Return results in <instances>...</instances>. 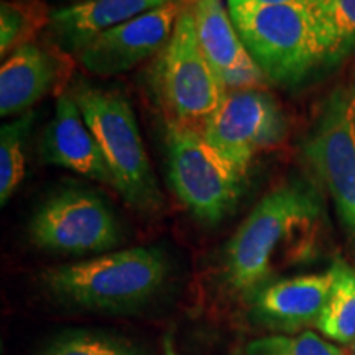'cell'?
<instances>
[{"label":"cell","mask_w":355,"mask_h":355,"mask_svg":"<svg viewBox=\"0 0 355 355\" xmlns=\"http://www.w3.org/2000/svg\"><path fill=\"white\" fill-rule=\"evenodd\" d=\"M318 0H227L229 8L235 7H260V6H306L313 7Z\"/></svg>","instance_id":"obj_22"},{"label":"cell","mask_w":355,"mask_h":355,"mask_svg":"<svg viewBox=\"0 0 355 355\" xmlns=\"http://www.w3.org/2000/svg\"><path fill=\"white\" fill-rule=\"evenodd\" d=\"M42 158L50 165L114 188V176L104 153L71 94L58 97L55 114L43 133Z\"/></svg>","instance_id":"obj_12"},{"label":"cell","mask_w":355,"mask_h":355,"mask_svg":"<svg viewBox=\"0 0 355 355\" xmlns=\"http://www.w3.org/2000/svg\"><path fill=\"white\" fill-rule=\"evenodd\" d=\"M35 247L53 254H102L121 243L119 222L107 204L87 191L69 189L48 199L28 224Z\"/></svg>","instance_id":"obj_9"},{"label":"cell","mask_w":355,"mask_h":355,"mask_svg":"<svg viewBox=\"0 0 355 355\" xmlns=\"http://www.w3.org/2000/svg\"><path fill=\"white\" fill-rule=\"evenodd\" d=\"M71 96L104 153L114 176V189L135 209L158 211L163 194L128 101L119 92L84 83L78 84Z\"/></svg>","instance_id":"obj_4"},{"label":"cell","mask_w":355,"mask_h":355,"mask_svg":"<svg viewBox=\"0 0 355 355\" xmlns=\"http://www.w3.org/2000/svg\"><path fill=\"white\" fill-rule=\"evenodd\" d=\"M40 355H145L123 337L96 331H68L44 345Z\"/></svg>","instance_id":"obj_19"},{"label":"cell","mask_w":355,"mask_h":355,"mask_svg":"<svg viewBox=\"0 0 355 355\" xmlns=\"http://www.w3.org/2000/svg\"><path fill=\"white\" fill-rule=\"evenodd\" d=\"M286 121L277 101L259 87L229 91L202 128V137L242 178L257 153L279 144Z\"/></svg>","instance_id":"obj_8"},{"label":"cell","mask_w":355,"mask_h":355,"mask_svg":"<svg viewBox=\"0 0 355 355\" xmlns=\"http://www.w3.org/2000/svg\"><path fill=\"white\" fill-rule=\"evenodd\" d=\"M243 44L266 81L296 86L337 60L319 24L306 6H260L229 8Z\"/></svg>","instance_id":"obj_3"},{"label":"cell","mask_w":355,"mask_h":355,"mask_svg":"<svg viewBox=\"0 0 355 355\" xmlns=\"http://www.w3.org/2000/svg\"><path fill=\"white\" fill-rule=\"evenodd\" d=\"M50 2L56 3V8H64V7H71V6H78V3H84V2H91V0H50Z\"/></svg>","instance_id":"obj_24"},{"label":"cell","mask_w":355,"mask_h":355,"mask_svg":"<svg viewBox=\"0 0 355 355\" xmlns=\"http://www.w3.org/2000/svg\"><path fill=\"white\" fill-rule=\"evenodd\" d=\"M242 355H344L339 345L313 331L300 334H275L252 340Z\"/></svg>","instance_id":"obj_21"},{"label":"cell","mask_w":355,"mask_h":355,"mask_svg":"<svg viewBox=\"0 0 355 355\" xmlns=\"http://www.w3.org/2000/svg\"><path fill=\"white\" fill-rule=\"evenodd\" d=\"M63 51L46 50L37 43L17 48L0 69V115L24 114L68 76Z\"/></svg>","instance_id":"obj_14"},{"label":"cell","mask_w":355,"mask_h":355,"mask_svg":"<svg viewBox=\"0 0 355 355\" xmlns=\"http://www.w3.org/2000/svg\"><path fill=\"white\" fill-rule=\"evenodd\" d=\"M303 152L355 237V81L327 96L303 141Z\"/></svg>","instance_id":"obj_7"},{"label":"cell","mask_w":355,"mask_h":355,"mask_svg":"<svg viewBox=\"0 0 355 355\" xmlns=\"http://www.w3.org/2000/svg\"><path fill=\"white\" fill-rule=\"evenodd\" d=\"M168 178L175 194L204 224H219L235 209L242 178L204 140L196 128L168 122Z\"/></svg>","instance_id":"obj_6"},{"label":"cell","mask_w":355,"mask_h":355,"mask_svg":"<svg viewBox=\"0 0 355 355\" xmlns=\"http://www.w3.org/2000/svg\"><path fill=\"white\" fill-rule=\"evenodd\" d=\"M163 354L165 355H178L175 347H173V340L170 336H166L165 339H163ZM232 355H242L241 350H237V352H234Z\"/></svg>","instance_id":"obj_23"},{"label":"cell","mask_w":355,"mask_h":355,"mask_svg":"<svg viewBox=\"0 0 355 355\" xmlns=\"http://www.w3.org/2000/svg\"><path fill=\"white\" fill-rule=\"evenodd\" d=\"M337 61L355 50V0H318L313 7Z\"/></svg>","instance_id":"obj_20"},{"label":"cell","mask_w":355,"mask_h":355,"mask_svg":"<svg viewBox=\"0 0 355 355\" xmlns=\"http://www.w3.org/2000/svg\"><path fill=\"white\" fill-rule=\"evenodd\" d=\"M332 272L270 282L252 298V318L268 329L296 332L314 324L329 301Z\"/></svg>","instance_id":"obj_13"},{"label":"cell","mask_w":355,"mask_h":355,"mask_svg":"<svg viewBox=\"0 0 355 355\" xmlns=\"http://www.w3.org/2000/svg\"><path fill=\"white\" fill-rule=\"evenodd\" d=\"M332 290L316 327L327 340L336 344L355 343V268L344 260L331 266Z\"/></svg>","instance_id":"obj_16"},{"label":"cell","mask_w":355,"mask_h":355,"mask_svg":"<svg viewBox=\"0 0 355 355\" xmlns=\"http://www.w3.org/2000/svg\"><path fill=\"white\" fill-rule=\"evenodd\" d=\"M153 91L168 122L202 132L227 96L199 44L189 0L153 68Z\"/></svg>","instance_id":"obj_5"},{"label":"cell","mask_w":355,"mask_h":355,"mask_svg":"<svg viewBox=\"0 0 355 355\" xmlns=\"http://www.w3.org/2000/svg\"><path fill=\"white\" fill-rule=\"evenodd\" d=\"M354 355H355V343H354Z\"/></svg>","instance_id":"obj_25"},{"label":"cell","mask_w":355,"mask_h":355,"mask_svg":"<svg viewBox=\"0 0 355 355\" xmlns=\"http://www.w3.org/2000/svg\"><path fill=\"white\" fill-rule=\"evenodd\" d=\"M33 115L26 112L0 128V202L10 201L25 178V145Z\"/></svg>","instance_id":"obj_18"},{"label":"cell","mask_w":355,"mask_h":355,"mask_svg":"<svg viewBox=\"0 0 355 355\" xmlns=\"http://www.w3.org/2000/svg\"><path fill=\"white\" fill-rule=\"evenodd\" d=\"M50 13L42 0H10L0 7V55L6 60L17 48L32 43L42 26L50 24Z\"/></svg>","instance_id":"obj_17"},{"label":"cell","mask_w":355,"mask_h":355,"mask_svg":"<svg viewBox=\"0 0 355 355\" xmlns=\"http://www.w3.org/2000/svg\"><path fill=\"white\" fill-rule=\"evenodd\" d=\"M321 201L303 181L278 186L260 199L224 250V278L230 291L252 300L282 266L309 255Z\"/></svg>","instance_id":"obj_1"},{"label":"cell","mask_w":355,"mask_h":355,"mask_svg":"<svg viewBox=\"0 0 355 355\" xmlns=\"http://www.w3.org/2000/svg\"><path fill=\"white\" fill-rule=\"evenodd\" d=\"M180 0H91L50 13L48 37L58 50L76 53L105 30Z\"/></svg>","instance_id":"obj_15"},{"label":"cell","mask_w":355,"mask_h":355,"mask_svg":"<svg viewBox=\"0 0 355 355\" xmlns=\"http://www.w3.org/2000/svg\"><path fill=\"white\" fill-rule=\"evenodd\" d=\"M188 0L168 3L105 30L76 53V60L97 76H117L166 46Z\"/></svg>","instance_id":"obj_10"},{"label":"cell","mask_w":355,"mask_h":355,"mask_svg":"<svg viewBox=\"0 0 355 355\" xmlns=\"http://www.w3.org/2000/svg\"><path fill=\"white\" fill-rule=\"evenodd\" d=\"M207 63L227 91L260 87L266 81L243 44L222 0H189Z\"/></svg>","instance_id":"obj_11"},{"label":"cell","mask_w":355,"mask_h":355,"mask_svg":"<svg viewBox=\"0 0 355 355\" xmlns=\"http://www.w3.org/2000/svg\"><path fill=\"white\" fill-rule=\"evenodd\" d=\"M168 277L159 248L133 247L53 266L42 283L58 303L92 311H127L152 300Z\"/></svg>","instance_id":"obj_2"}]
</instances>
